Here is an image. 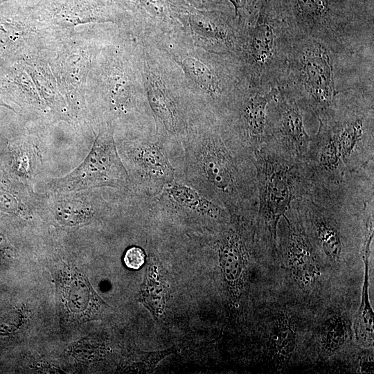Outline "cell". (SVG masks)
<instances>
[{
  "instance_id": "6da1fadb",
  "label": "cell",
  "mask_w": 374,
  "mask_h": 374,
  "mask_svg": "<svg viewBox=\"0 0 374 374\" xmlns=\"http://www.w3.org/2000/svg\"><path fill=\"white\" fill-rule=\"evenodd\" d=\"M294 34L277 0H261L244 24L238 55L243 75L253 87H279L287 67Z\"/></svg>"
},
{
  "instance_id": "7a4b0ae2",
  "label": "cell",
  "mask_w": 374,
  "mask_h": 374,
  "mask_svg": "<svg viewBox=\"0 0 374 374\" xmlns=\"http://www.w3.org/2000/svg\"><path fill=\"white\" fill-rule=\"evenodd\" d=\"M284 219L283 233L277 246L281 296L316 312L340 297L328 280L301 221Z\"/></svg>"
},
{
  "instance_id": "3957f363",
  "label": "cell",
  "mask_w": 374,
  "mask_h": 374,
  "mask_svg": "<svg viewBox=\"0 0 374 374\" xmlns=\"http://www.w3.org/2000/svg\"><path fill=\"white\" fill-rule=\"evenodd\" d=\"M344 57L320 40L294 37L288 64L278 89L317 112L320 117L334 106L344 89L336 87L335 63Z\"/></svg>"
},
{
  "instance_id": "277c9868",
  "label": "cell",
  "mask_w": 374,
  "mask_h": 374,
  "mask_svg": "<svg viewBox=\"0 0 374 374\" xmlns=\"http://www.w3.org/2000/svg\"><path fill=\"white\" fill-rule=\"evenodd\" d=\"M265 361L284 368L312 360V329L315 312L283 298L261 312Z\"/></svg>"
},
{
  "instance_id": "5b68a950",
  "label": "cell",
  "mask_w": 374,
  "mask_h": 374,
  "mask_svg": "<svg viewBox=\"0 0 374 374\" xmlns=\"http://www.w3.org/2000/svg\"><path fill=\"white\" fill-rule=\"evenodd\" d=\"M359 303L340 301L316 312L312 329L314 361L353 360L361 350L356 344L353 321Z\"/></svg>"
},
{
  "instance_id": "8992f818",
  "label": "cell",
  "mask_w": 374,
  "mask_h": 374,
  "mask_svg": "<svg viewBox=\"0 0 374 374\" xmlns=\"http://www.w3.org/2000/svg\"><path fill=\"white\" fill-rule=\"evenodd\" d=\"M129 177L116 150L112 132H100L84 162L68 175L54 182L60 192L111 186L125 187Z\"/></svg>"
},
{
  "instance_id": "52a82bcc",
  "label": "cell",
  "mask_w": 374,
  "mask_h": 374,
  "mask_svg": "<svg viewBox=\"0 0 374 374\" xmlns=\"http://www.w3.org/2000/svg\"><path fill=\"white\" fill-rule=\"evenodd\" d=\"M260 215L265 234L277 247V226L287 213L294 198V181L289 168L265 157L258 162Z\"/></svg>"
},
{
  "instance_id": "ba28073f",
  "label": "cell",
  "mask_w": 374,
  "mask_h": 374,
  "mask_svg": "<svg viewBox=\"0 0 374 374\" xmlns=\"http://www.w3.org/2000/svg\"><path fill=\"white\" fill-rule=\"evenodd\" d=\"M196 152L199 172L216 190L231 193L235 185L236 174L231 159L218 135L201 134Z\"/></svg>"
},
{
  "instance_id": "9c48e42d",
  "label": "cell",
  "mask_w": 374,
  "mask_h": 374,
  "mask_svg": "<svg viewBox=\"0 0 374 374\" xmlns=\"http://www.w3.org/2000/svg\"><path fill=\"white\" fill-rule=\"evenodd\" d=\"M278 92V87L259 88L244 79L233 105L238 107L242 127L253 140L261 139L266 130L267 111Z\"/></svg>"
},
{
  "instance_id": "30bf717a",
  "label": "cell",
  "mask_w": 374,
  "mask_h": 374,
  "mask_svg": "<svg viewBox=\"0 0 374 374\" xmlns=\"http://www.w3.org/2000/svg\"><path fill=\"white\" fill-rule=\"evenodd\" d=\"M220 264L224 279L235 296H239L249 275V256L242 238L230 229L220 245Z\"/></svg>"
},
{
  "instance_id": "8fae6325",
  "label": "cell",
  "mask_w": 374,
  "mask_h": 374,
  "mask_svg": "<svg viewBox=\"0 0 374 374\" xmlns=\"http://www.w3.org/2000/svg\"><path fill=\"white\" fill-rule=\"evenodd\" d=\"M274 100L276 102L274 130L299 154H302L309 145L310 138L299 105L279 89Z\"/></svg>"
},
{
  "instance_id": "7c38bea8",
  "label": "cell",
  "mask_w": 374,
  "mask_h": 374,
  "mask_svg": "<svg viewBox=\"0 0 374 374\" xmlns=\"http://www.w3.org/2000/svg\"><path fill=\"white\" fill-rule=\"evenodd\" d=\"M366 117L361 114H350L341 117L338 121L328 127L321 122V128L335 141L342 163H346L355 148L364 136Z\"/></svg>"
},
{
  "instance_id": "4fadbf2b",
  "label": "cell",
  "mask_w": 374,
  "mask_h": 374,
  "mask_svg": "<svg viewBox=\"0 0 374 374\" xmlns=\"http://www.w3.org/2000/svg\"><path fill=\"white\" fill-rule=\"evenodd\" d=\"M369 254L364 258V271L360 298L353 321L356 344L361 349L373 348V310L370 301Z\"/></svg>"
},
{
  "instance_id": "5bb4252c",
  "label": "cell",
  "mask_w": 374,
  "mask_h": 374,
  "mask_svg": "<svg viewBox=\"0 0 374 374\" xmlns=\"http://www.w3.org/2000/svg\"><path fill=\"white\" fill-rule=\"evenodd\" d=\"M139 163L147 177L154 181L170 184L173 179V169L159 143L147 142L141 146L138 154Z\"/></svg>"
},
{
  "instance_id": "9a60e30c",
  "label": "cell",
  "mask_w": 374,
  "mask_h": 374,
  "mask_svg": "<svg viewBox=\"0 0 374 374\" xmlns=\"http://www.w3.org/2000/svg\"><path fill=\"white\" fill-rule=\"evenodd\" d=\"M140 300L155 317L163 314L166 303V287L159 267L153 261L148 265Z\"/></svg>"
},
{
  "instance_id": "2e32d148",
  "label": "cell",
  "mask_w": 374,
  "mask_h": 374,
  "mask_svg": "<svg viewBox=\"0 0 374 374\" xmlns=\"http://www.w3.org/2000/svg\"><path fill=\"white\" fill-rule=\"evenodd\" d=\"M167 192L178 204L187 209L211 216L220 213L217 206L188 186L175 184L168 186Z\"/></svg>"
},
{
  "instance_id": "e0dca14e",
  "label": "cell",
  "mask_w": 374,
  "mask_h": 374,
  "mask_svg": "<svg viewBox=\"0 0 374 374\" xmlns=\"http://www.w3.org/2000/svg\"><path fill=\"white\" fill-rule=\"evenodd\" d=\"M320 134L324 136L319 161L326 170H332L341 165L342 161L338 150V148L333 139L323 130L320 129Z\"/></svg>"
},
{
  "instance_id": "ac0fdd59",
  "label": "cell",
  "mask_w": 374,
  "mask_h": 374,
  "mask_svg": "<svg viewBox=\"0 0 374 374\" xmlns=\"http://www.w3.org/2000/svg\"><path fill=\"white\" fill-rule=\"evenodd\" d=\"M145 261V253L139 247L133 246L125 251L123 256V262L125 266L132 269H140Z\"/></svg>"
},
{
  "instance_id": "d6986e66",
  "label": "cell",
  "mask_w": 374,
  "mask_h": 374,
  "mask_svg": "<svg viewBox=\"0 0 374 374\" xmlns=\"http://www.w3.org/2000/svg\"><path fill=\"white\" fill-rule=\"evenodd\" d=\"M233 5L235 17L240 21L241 13L243 10H249L258 0H229Z\"/></svg>"
},
{
  "instance_id": "ffe728a7",
  "label": "cell",
  "mask_w": 374,
  "mask_h": 374,
  "mask_svg": "<svg viewBox=\"0 0 374 374\" xmlns=\"http://www.w3.org/2000/svg\"><path fill=\"white\" fill-rule=\"evenodd\" d=\"M6 242L4 238L1 235H0V251H1L5 248Z\"/></svg>"
},
{
  "instance_id": "44dd1931",
  "label": "cell",
  "mask_w": 374,
  "mask_h": 374,
  "mask_svg": "<svg viewBox=\"0 0 374 374\" xmlns=\"http://www.w3.org/2000/svg\"><path fill=\"white\" fill-rule=\"evenodd\" d=\"M0 106H4L6 107L11 109V107L7 105L1 99H0Z\"/></svg>"
},
{
  "instance_id": "7402d4cb",
  "label": "cell",
  "mask_w": 374,
  "mask_h": 374,
  "mask_svg": "<svg viewBox=\"0 0 374 374\" xmlns=\"http://www.w3.org/2000/svg\"><path fill=\"white\" fill-rule=\"evenodd\" d=\"M197 1H201V2H207L209 0H195Z\"/></svg>"
}]
</instances>
